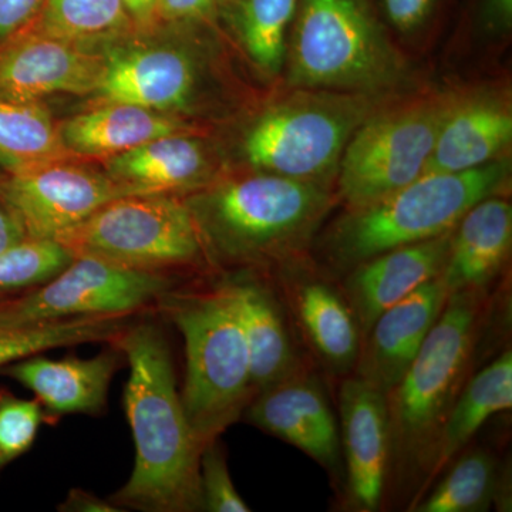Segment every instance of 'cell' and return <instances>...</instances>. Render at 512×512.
<instances>
[{"label":"cell","instance_id":"5","mask_svg":"<svg viewBox=\"0 0 512 512\" xmlns=\"http://www.w3.org/2000/svg\"><path fill=\"white\" fill-rule=\"evenodd\" d=\"M289 79L333 92H375L402 64L363 0H301L296 10Z\"/></svg>","mask_w":512,"mask_h":512},{"label":"cell","instance_id":"2","mask_svg":"<svg viewBox=\"0 0 512 512\" xmlns=\"http://www.w3.org/2000/svg\"><path fill=\"white\" fill-rule=\"evenodd\" d=\"M183 198L202 249L237 265L279 262L301 251L332 202L322 184L262 171L211 181Z\"/></svg>","mask_w":512,"mask_h":512},{"label":"cell","instance_id":"11","mask_svg":"<svg viewBox=\"0 0 512 512\" xmlns=\"http://www.w3.org/2000/svg\"><path fill=\"white\" fill-rule=\"evenodd\" d=\"M86 158L0 170V200L32 238H52L124 191Z\"/></svg>","mask_w":512,"mask_h":512},{"label":"cell","instance_id":"37","mask_svg":"<svg viewBox=\"0 0 512 512\" xmlns=\"http://www.w3.org/2000/svg\"><path fill=\"white\" fill-rule=\"evenodd\" d=\"M123 5L138 36L156 29L157 0H123Z\"/></svg>","mask_w":512,"mask_h":512},{"label":"cell","instance_id":"31","mask_svg":"<svg viewBox=\"0 0 512 512\" xmlns=\"http://www.w3.org/2000/svg\"><path fill=\"white\" fill-rule=\"evenodd\" d=\"M74 256L52 238L25 237L0 252V296L30 291L62 272Z\"/></svg>","mask_w":512,"mask_h":512},{"label":"cell","instance_id":"6","mask_svg":"<svg viewBox=\"0 0 512 512\" xmlns=\"http://www.w3.org/2000/svg\"><path fill=\"white\" fill-rule=\"evenodd\" d=\"M376 109L365 93H298L252 121L242 153L255 171L322 184L339 167L357 127Z\"/></svg>","mask_w":512,"mask_h":512},{"label":"cell","instance_id":"20","mask_svg":"<svg viewBox=\"0 0 512 512\" xmlns=\"http://www.w3.org/2000/svg\"><path fill=\"white\" fill-rule=\"evenodd\" d=\"M511 140L512 111L505 97L460 94L441 126L426 173L483 167L498 160Z\"/></svg>","mask_w":512,"mask_h":512},{"label":"cell","instance_id":"39","mask_svg":"<svg viewBox=\"0 0 512 512\" xmlns=\"http://www.w3.org/2000/svg\"><path fill=\"white\" fill-rule=\"evenodd\" d=\"M28 237L13 212L0 200V252Z\"/></svg>","mask_w":512,"mask_h":512},{"label":"cell","instance_id":"14","mask_svg":"<svg viewBox=\"0 0 512 512\" xmlns=\"http://www.w3.org/2000/svg\"><path fill=\"white\" fill-rule=\"evenodd\" d=\"M339 399L350 498L359 510L375 511L383 498L392 444L387 394L356 376L342 384Z\"/></svg>","mask_w":512,"mask_h":512},{"label":"cell","instance_id":"1","mask_svg":"<svg viewBox=\"0 0 512 512\" xmlns=\"http://www.w3.org/2000/svg\"><path fill=\"white\" fill-rule=\"evenodd\" d=\"M109 345L123 353L130 369L124 409L136 446L133 473L110 503L120 511L202 510L205 446L185 414L167 340L151 323H130Z\"/></svg>","mask_w":512,"mask_h":512},{"label":"cell","instance_id":"13","mask_svg":"<svg viewBox=\"0 0 512 512\" xmlns=\"http://www.w3.org/2000/svg\"><path fill=\"white\" fill-rule=\"evenodd\" d=\"M200 82V64L190 50L171 43H134L131 37L107 50L92 103L134 104L178 116L190 109Z\"/></svg>","mask_w":512,"mask_h":512},{"label":"cell","instance_id":"17","mask_svg":"<svg viewBox=\"0 0 512 512\" xmlns=\"http://www.w3.org/2000/svg\"><path fill=\"white\" fill-rule=\"evenodd\" d=\"M109 346L89 359L56 360L39 353L3 366L0 375L12 377L35 394L47 423L66 414L97 416L106 407L111 380L124 359L119 349Z\"/></svg>","mask_w":512,"mask_h":512},{"label":"cell","instance_id":"25","mask_svg":"<svg viewBox=\"0 0 512 512\" xmlns=\"http://www.w3.org/2000/svg\"><path fill=\"white\" fill-rule=\"evenodd\" d=\"M296 308L313 348L333 372H349L359 357V326L342 296L322 282H309L296 293Z\"/></svg>","mask_w":512,"mask_h":512},{"label":"cell","instance_id":"30","mask_svg":"<svg viewBox=\"0 0 512 512\" xmlns=\"http://www.w3.org/2000/svg\"><path fill=\"white\" fill-rule=\"evenodd\" d=\"M495 491V464L490 454L476 450L464 454L417 505L419 512H476L487 510Z\"/></svg>","mask_w":512,"mask_h":512},{"label":"cell","instance_id":"15","mask_svg":"<svg viewBox=\"0 0 512 512\" xmlns=\"http://www.w3.org/2000/svg\"><path fill=\"white\" fill-rule=\"evenodd\" d=\"M254 426L298 447L325 467L338 466L340 434L322 386L313 377L293 373L256 394L245 409Z\"/></svg>","mask_w":512,"mask_h":512},{"label":"cell","instance_id":"10","mask_svg":"<svg viewBox=\"0 0 512 512\" xmlns=\"http://www.w3.org/2000/svg\"><path fill=\"white\" fill-rule=\"evenodd\" d=\"M171 292L165 274L136 271L94 256H74L46 284L13 298L0 296V328L83 316L127 315L150 308Z\"/></svg>","mask_w":512,"mask_h":512},{"label":"cell","instance_id":"22","mask_svg":"<svg viewBox=\"0 0 512 512\" xmlns=\"http://www.w3.org/2000/svg\"><path fill=\"white\" fill-rule=\"evenodd\" d=\"M512 241V208L498 195L477 202L451 234L443 279L448 292L477 291L507 261Z\"/></svg>","mask_w":512,"mask_h":512},{"label":"cell","instance_id":"7","mask_svg":"<svg viewBox=\"0 0 512 512\" xmlns=\"http://www.w3.org/2000/svg\"><path fill=\"white\" fill-rule=\"evenodd\" d=\"M458 96L426 93L366 117L339 161L340 197L349 210L383 200L426 173L441 126Z\"/></svg>","mask_w":512,"mask_h":512},{"label":"cell","instance_id":"35","mask_svg":"<svg viewBox=\"0 0 512 512\" xmlns=\"http://www.w3.org/2000/svg\"><path fill=\"white\" fill-rule=\"evenodd\" d=\"M46 0H0V43L25 29L39 16Z\"/></svg>","mask_w":512,"mask_h":512},{"label":"cell","instance_id":"29","mask_svg":"<svg viewBox=\"0 0 512 512\" xmlns=\"http://www.w3.org/2000/svg\"><path fill=\"white\" fill-rule=\"evenodd\" d=\"M128 325L130 316L106 315L0 328V369L46 350L72 348L82 343H109Z\"/></svg>","mask_w":512,"mask_h":512},{"label":"cell","instance_id":"38","mask_svg":"<svg viewBox=\"0 0 512 512\" xmlns=\"http://www.w3.org/2000/svg\"><path fill=\"white\" fill-rule=\"evenodd\" d=\"M59 511L67 512H116L119 508L114 507L110 501L100 500L96 495L83 490H72L67 495L66 501L59 505Z\"/></svg>","mask_w":512,"mask_h":512},{"label":"cell","instance_id":"40","mask_svg":"<svg viewBox=\"0 0 512 512\" xmlns=\"http://www.w3.org/2000/svg\"><path fill=\"white\" fill-rule=\"evenodd\" d=\"M491 13L495 19L503 23L510 22L512 16V0H490Z\"/></svg>","mask_w":512,"mask_h":512},{"label":"cell","instance_id":"4","mask_svg":"<svg viewBox=\"0 0 512 512\" xmlns=\"http://www.w3.org/2000/svg\"><path fill=\"white\" fill-rule=\"evenodd\" d=\"M161 302L183 335L181 400L195 436L205 446L218 440L255 397L241 320L225 285L202 295L170 292Z\"/></svg>","mask_w":512,"mask_h":512},{"label":"cell","instance_id":"36","mask_svg":"<svg viewBox=\"0 0 512 512\" xmlns=\"http://www.w3.org/2000/svg\"><path fill=\"white\" fill-rule=\"evenodd\" d=\"M436 0H383L384 12L394 28L412 32L429 18Z\"/></svg>","mask_w":512,"mask_h":512},{"label":"cell","instance_id":"21","mask_svg":"<svg viewBox=\"0 0 512 512\" xmlns=\"http://www.w3.org/2000/svg\"><path fill=\"white\" fill-rule=\"evenodd\" d=\"M59 130L67 150L90 161H104L171 134L198 133L180 116L127 103H93L59 123Z\"/></svg>","mask_w":512,"mask_h":512},{"label":"cell","instance_id":"32","mask_svg":"<svg viewBox=\"0 0 512 512\" xmlns=\"http://www.w3.org/2000/svg\"><path fill=\"white\" fill-rule=\"evenodd\" d=\"M43 423H47L45 412L36 399H20L0 387V474L28 453Z\"/></svg>","mask_w":512,"mask_h":512},{"label":"cell","instance_id":"28","mask_svg":"<svg viewBox=\"0 0 512 512\" xmlns=\"http://www.w3.org/2000/svg\"><path fill=\"white\" fill-rule=\"evenodd\" d=\"M299 0H220L225 16L249 59L276 74L286 56V36Z\"/></svg>","mask_w":512,"mask_h":512},{"label":"cell","instance_id":"9","mask_svg":"<svg viewBox=\"0 0 512 512\" xmlns=\"http://www.w3.org/2000/svg\"><path fill=\"white\" fill-rule=\"evenodd\" d=\"M73 256H94L136 271L165 274L200 258L202 244L180 195H123L55 238Z\"/></svg>","mask_w":512,"mask_h":512},{"label":"cell","instance_id":"26","mask_svg":"<svg viewBox=\"0 0 512 512\" xmlns=\"http://www.w3.org/2000/svg\"><path fill=\"white\" fill-rule=\"evenodd\" d=\"M30 25L99 52L138 36L123 0H46Z\"/></svg>","mask_w":512,"mask_h":512},{"label":"cell","instance_id":"3","mask_svg":"<svg viewBox=\"0 0 512 512\" xmlns=\"http://www.w3.org/2000/svg\"><path fill=\"white\" fill-rule=\"evenodd\" d=\"M510 177L504 158L460 173H426L402 190L349 210L329 231L328 256L355 268L390 249L448 234L477 202L497 195Z\"/></svg>","mask_w":512,"mask_h":512},{"label":"cell","instance_id":"19","mask_svg":"<svg viewBox=\"0 0 512 512\" xmlns=\"http://www.w3.org/2000/svg\"><path fill=\"white\" fill-rule=\"evenodd\" d=\"M126 195H184L211 183L210 151L198 133L171 134L101 161Z\"/></svg>","mask_w":512,"mask_h":512},{"label":"cell","instance_id":"8","mask_svg":"<svg viewBox=\"0 0 512 512\" xmlns=\"http://www.w3.org/2000/svg\"><path fill=\"white\" fill-rule=\"evenodd\" d=\"M478 313L476 291L451 293L416 359L387 393L390 439L403 456H431L473 353Z\"/></svg>","mask_w":512,"mask_h":512},{"label":"cell","instance_id":"23","mask_svg":"<svg viewBox=\"0 0 512 512\" xmlns=\"http://www.w3.org/2000/svg\"><path fill=\"white\" fill-rule=\"evenodd\" d=\"M225 288L235 303L247 340L256 396L299 372L298 359L284 318L268 289L249 279L228 282Z\"/></svg>","mask_w":512,"mask_h":512},{"label":"cell","instance_id":"27","mask_svg":"<svg viewBox=\"0 0 512 512\" xmlns=\"http://www.w3.org/2000/svg\"><path fill=\"white\" fill-rule=\"evenodd\" d=\"M80 158L64 146L45 103L0 100V170Z\"/></svg>","mask_w":512,"mask_h":512},{"label":"cell","instance_id":"16","mask_svg":"<svg viewBox=\"0 0 512 512\" xmlns=\"http://www.w3.org/2000/svg\"><path fill=\"white\" fill-rule=\"evenodd\" d=\"M450 292L441 275L394 303L366 333L357 357V376L392 392L440 318Z\"/></svg>","mask_w":512,"mask_h":512},{"label":"cell","instance_id":"18","mask_svg":"<svg viewBox=\"0 0 512 512\" xmlns=\"http://www.w3.org/2000/svg\"><path fill=\"white\" fill-rule=\"evenodd\" d=\"M453 231L390 249L350 269L346 301L365 335L386 309L443 274Z\"/></svg>","mask_w":512,"mask_h":512},{"label":"cell","instance_id":"24","mask_svg":"<svg viewBox=\"0 0 512 512\" xmlns=\"http://www.w3.org/2000/svg\"><path fill=\"white\" fill-rule=\"evenodd\" d=\"M512 407V353L507 350L471 379L441 424L431 450L433 476L467 446L485 421Z\"/></svg>","mask_w":512,"mask_h":512},{"label":"cell","instance_id":"12","mask_svg":"<svg viewBox=\"0 0 512 512\" xmlns=\"http://www.w3.org/2000/svg\"><path fill=\"white\" fill-rule=\"evenodd\" d=\"M104 63L106 52L26 26L0 43V100L45 103L59 94L92 96Z\"/></svg>","mask_w":512,"mask_h":512},{"label":"cell","instance_id":"34","mask_svg":"<svg viewBox=\"0 0 512 512\" xmlns=\"http://www.w3.org/2000/svg\"><path fill=\"white\" fill-rule=\"evenodd\" d=\"M220 0H157L156 28L163 25H187L210 18Z\"/></svg>","mask_w":512,"mask_h":512},{"label":"cell","instance_id":"33","mask_svg":"<svg viewBox=\"0 0 512 512\" xmlns=\"http://www.w3.org/2000/svg\"><path fill=\"white\" fill-rule=\"evenodd\" d=\"M200 483L202 510L211 512H249L229 476L227 461L217 440L205 444L201 454Z\"/></svg>","mask_w":512,"mask_h":512}]
</instances>
